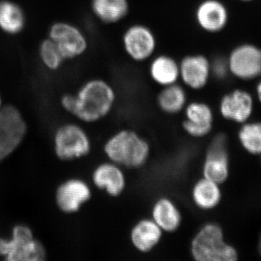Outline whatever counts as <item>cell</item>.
Masks as SVG:
<instances>
[{
  "mask_svg": "<svg viewBox=\"0 0 261 261\" xmlns=\"http://www.w3.org/2000/svg\"><path fill=\"white\" fill-rule=\"evenodd\" d=\"M117 94L112 84L99 77L83 82L74 92L71 116L85 123H94L110 114L116 104Z\"/></svg>",
  "mask_w": 261,
  "mask_h": 261,
  "instance_id": "cell-1",
  "label": "cell"
},
{
  "mask_svg": "<svg viewBox=\"0 0 261 261\" xmlns=\"http://www.w3.org/2000/svg\"><path fill=\"white\" fill-rule=\"evenodd\" d=\"M104 152L110 161L121 167L137 168L147 162L150 147L137 132L121 130L106 142Z\"/></svg>",
  "mask_w": 261,
  "mask_h": 261,
  "instance_id": "cell-2",
  "label": "cell"
},
{
  "mask_svg": "<svg viewBox=\"0 0 261 261\" xmlns=\"http://www.w3.org/2000/svg\"><path fill=\"white\" fill-rule=\"evenodd\" d=\"M192 257L197 261H234L238 252L225 243L224 233L219 225H204L194 237L191 243Z\"/></svg>",
  "mask_w": 261,
  "mask_h": 261,
  "instance_id": "cell-3",
  "label": "cell"
},
{
  "mask_svg": "<svg viewBox=\"0 0 261 261\" xmlns=\"http://www.w3.org/2000/svg\"><path fill=\"white\" fill-rule=\"evenodd\" d=\"M0 256L8 261H42L46 260L47 251L29 226L18 224L10 238H0Z\"/></svg>",
  "mask_w": 261,
  "mask_h": 261,
  "instance_id": "cell-4",
  "label": "cell"
},
{
  "mask_svg": "<svg viewBox=\"0 0 261 261\" xmlns=\"http://www.w3.org/2000/svg\"><path fill=\"white\" fill-rule=\"evenodd\" d=\"M47 37L56 44L65 62L79 59L88 51L89 41L87 34L71 22H53L48 28Z\"/></svg>",
  "mask_w": 261,
  "mask_h": 261,
  "instance_id": "cell-5",
  "label": "cell"
},
{
  "mask_svg": "<svg viewBox=\"0 0 261 261\" xmlns=\"http://www.w3.org/2000/svg\"><path fill=\"white\" fill-rule=\"evenodd\" d=\"M56 157L62 161H72L85 157L90 152L88 135L80 125L67 123L57 128L53 137Z\"/></svg>",
  "mask_w": 261,
  "mask_h": 261,
  "instance_id": "cell-6",
  "label": "cell"
},
{
  "mask_svg": "<svg viewBox=\"0 0 261 261\" xmlns=\"http://www.w3.org/2000/svg\"><path fill=\"white\" fill-rule=\"evenodd\" d=\"M121 42L127 57L135 63L149 61L157 51V37L152 29L143 23L128 25L123 33Z\"/></svg>",
  "mask_w": 261,
  "mask_h": 261,
  "instance_id": "cell-7",
  "label": "cell"
},
{
  "mask_svg": "<svg viewBox=\"0 0 261 261\" xmlns=\"http://www.w3.org/2000/svg\"><path fill=\"white\" fill-rule=\"evenodd\" d=\"M27 130L20 110L13 105H4L0 109V162L18 148Z\"/></svg>",
  "mask_w": 261,
  "mask_h": 261,
  "instance_id": "cell-8",
  "label": "cell"
},
{
  "mask_svg": "<svg viewBox=\"0 0 261 261\" xmlns=\"http://www.w3.org/2000/svg\"><path fill=\"white\" fill-rule=\"evenodd\" d=\"M228 73L244 82L261 77V48L251 43H243L233 47L226 57Z\"/></svg>",
  "mask_w": 261,
  "mask_h": 261,
  "instance_id": "cell-9",
  "label": "cell"
},
{
  "mask_svg": "<svg viewBox=\"0 0 261 261\" xmlns=\"http://www.w3.org/2000/svg\"><path fill=\"white\" fill-rule=\"evenodd\" d=\"M179 62V82L194 91L205 89L212 78L210 58L201 53L186 55Z\"/></svg>",
  "mask_w": 261,
  "mask_h": 261,
  "instance_id": "cell-10",
  "label": "cell"
},
{
  "mask_svg": "<svg viewBox=\"0 0 261 261\" xmlns=\"http://www.w3.org/2000/svg\"><path fill=\"white\" fill-rule=\"evenodd\" d=\"M92 197V190L87 182L80 178H69L58 185L55 200L58 209L63 214L78 212Z\"/></svg>",
  "mask_w": 261,
  "mask_h": 261,
  "instance_id": "cell-11",
  "label": "cell"
},
{
  "mask_svg": "<svg viewBox=\"0 0 261 261\" xmlns=\"http://www.w3.org/2000/svg\"><path fill=\"white\" fill-rule=\"evenodd\" d=\"M195 20L202 32L219 34L227 27L229 11L221 0H202L196 7Z\"/></svg>",
  "mask_w": 261,
  "mask_h": 261,
  "instance_id": "cell-12",
  "label": "cell"
},
{
  "mask_svg": "<svg viewBox=\"0 0 261 261\" xmlns=\"http://www.w3.org/2000/svg\"><path fill=\"white\" fill-rule=\"evenodd\" d=\"M228 155L226 137L219 135L211 141L202 166L204 177L216 183L222 184L228 176Z\"/></svg>",
  "mask_w": 261,
  "mask_h": 261,
  "instance_id": "cell-13",
  "label": "cell"
},
{
  "mask_svg": "<svg viewBox=\"0 0 261 261\" xmlns=\"http://www.w3.org/2000/svg\"><path fill=\"white\" fill-rule=\"evenodd\" d=\"M185 120L182 127L185 132L195 138L205 137L210 133L214 123V113L210 106L200 101L187 103Z\"/></svg>",
  "mask_w": 261,
  "mask_h": 261,
  "instance_id": "cell-14",
  "label": "cell"
},
{
  "mask_svg": "<svg viewBox=\"0 0 261 261\" xmlns=\"http://www.w3.org/2000/svg\"><path fill=\"white\" fill-rule=\"evenodd\" d=\"M253 110V98L244 89H233L221 97L219 111L228 121L243 123L251 116Z\"/></svg>",
  "mask_w": 261,
  "mask_h": 261,
  "instance_id": "cell-15",
  "label": "cell"
},
{
  "mask_svg": "<svg viewBox=\"0 0 261 261\" xmlns=\"http://www.w3.org/2000/svg\"><path fill=\"white\" fill-rule=\"evenodd\" d=\"M94 186L108 195L117 197L124 191L126 177L121 167L116 163H103L95 168L92 175Z\"/></svg>",
  "mask_w": 261,
  "mask_h": 261,
  "instance_id": "cell-16",
  "label": "cell"
},
{
  "mask_svg": "<svg viewBox=\"0 0 261 261\" xmlns=\"http://www.w3.org/2000/svg\"><path fill=\"white\" fill-rule=\"evenodd\" d=\"M148 73L151 80L163 87L179 82V62L167 54L154 55L149 60Z\"/></svg>",
  "mask_w": 261,
  "mask_h": 261,
  "instance_id": "cell-17",
  "label": "cell"
},
{
  "mask_svg": "<svg viewBox=\"0 0 261 261\" xmlns=\"http://www.w3.org/2000/svg\"><path fill=\"white\" fill-rule=\"evenodd\" d=\"M27 15L22 5L15 0H0V32L16 37L25 31Z\"/></svg>",
  "mask_w": 261,
  "mask_h": 261,
  "instance_id": "cell-18",
  "label": "cell"
},
{
  "mask_svg": "<svg viewBox=\"0 0 261 261\" xmlns=\"http://www.w3.org/2000/svg\"><path fill=\"white\" fill-rule=\"evenodd\" d=\"M91 13L105 25L121 23L129 15V0H90Z\"/></svg>",
  "mask_w": 261,
  "mask_h": 261,
  "instance_id": "cell-19",
  "label": "cell"
},
{
  "mask_svg": "<svg viewBox=\"0 0 261 261\" xmlns=\"http://www.w3.org/2000/svg\"><path fill=\"white\" fill-rule=\"evenodd\" d=\"M163 232L152 219H142L130 230V242L138 251L148 252L159 245Z\"/></svg>",
  "mask_w": 261,
  "mask_h": 261,
  "instance_id": "cell-20",
  "label": "cell"
},
{
  "mask_svg": "<svg viewBox=\"0 0 261 261\" xmlns=\"http://www.w3.org/2000/svg\"><path fill=\"white\" fill-rule=\"evenodd\" d=\"M152 219L163 231L174 232L181 224V214L177 206L167 197H161L154 202Z\"/></svg>",
  "mask_w": 261,
  "mask_h": 261,
  "instance_id": "cell-21",
  "label": "cell"
},
{
  "mask_svg": "<svg viewBox=\"0 0 261 261\" xmlns=\"http://www.w3.org/2000/svg\"><path fill=\"white\" fill-rule=\"evenodd\" d=\"M157 104L166 114L175 115L181 112L187 104L186 88L179 82L162 87L158 94Z\"/></svg>",
  "mask_w": 261,
  "mask_h": 261,
  "instance_id": "cell-22",
  "label": "cell"
},
{
  "mask_svg": "<svg viewBox=\"0 0 261 261\" xmlns=\"http://www.w3.org/2000/svg\"><path fill=\"white\" fill-rule=\"evenodd\" d=\"M192 198L195 205L201 210L214 209L221 200L219 185L205 177L198 180L192 190Z\"/></svg>",
  "mask_w": 261,
  "mask_h": 261,
  "instance_id": "cell-23",
  "label": "cell"
},
{
  "mask_svg": "<svg viewBox=\"0 0 261 261\" xmlns=\"http://www.w3.org/2000/svg\"><path fill=\"white\" fill-rule=\"evenodd\" d=\"M38 57L44 69L51 73L61 70L65 63L56 44L47 37L38 46Z\"/></svg>",
  "mask_w": 261,
  "mask_h": 261,
  "instance_id": "cell-24",
  "label": "cell"
},
{
  "mask_svg": "<svg viewBox=\"0 0 261 261\" xmlns=\"http://www.w3.org/2000/svg\"><path fill=\"white\" fill-rule=\"evenodd\" d=\"M244 148L252 154L261 153V123H247L239 132Z\"/></svg>",
  "mask_w": 261,
  "mask_h": 261,
  "instance_id": "cell-25",
  "label": "cell"
},
{
  "mask_svg": "<svg viewBox=\"0 0 261 261\" xmlns=\"http://www.w3.org/2000/svg\"><path fill=\"white\" fill-rule=\"evenodd\" d=\"M211 61V75L216 80H223L229 75L226 58L218 57Z\"/></svg>",
  "mask_w": 261,
  "mask_h": 261,
  "instance_id": "cell-26",
  "label": "cell"
},
{
  "mask_svg": "<svg viewBox=\"0 0 261 261\" xmlns=\"http://www.w3.org/2000/svg\"><path fill=\"white\" fill-rule=\"evenodd\" d=\"M257 83L256 85V94L257 99L261 103V77L259 80H257Z\"/></svg>",
  "mask_w": 261,
  "mask_h": 261,
  "instance_id": "cell-27",
  "label": "cell"
},
{
  "mask_svg": "<svg viewBox=\"0 0 261 261\" xmlns=\"http://www.w3.org/2000/svg\"><path fill=\"white\" fill-rule=\"evenodd\" d=\"M3 106H4V103H3V97H2L1 94H0V109H1Z\"/></svg>",
  "mask_w": 261,
  "mask_h": 261,
  "instance_id": "cell-28",
  "label": "cell"
},
{
  "mask_svg": "<svg viewBox=\"0 0 261 261\" xmlns=\"http://www.w3.org/2000/svg\"><path fill=\"white\" fill-rule=\"evenodd\" d=\"M259 250H260V252L261 254V237L260 239V243H259Z\"/></svg>",
  "mask_w": 261,
  "mask_h": 261,
  "instance_id": "cell-29",
  "label": "cell"
},
{
  "mask_svg": "<svg viewBox=\"0 0 261 261\" xmlns=\"http://www.w3.org/2000/svg\"><path fill=\"white\" fill-rule=\"evenodd\" d=\"M240 1L244 2V3H248V2H251L252 0H240Z\"/></svg>",
  "mask_w": 261,
  "mask_h": 261,
  "instance_id": "cell-30",
  "label": "cell"
}]
</instances>
